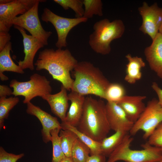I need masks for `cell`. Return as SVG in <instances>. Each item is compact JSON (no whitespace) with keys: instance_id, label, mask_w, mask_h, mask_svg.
<instances>
[{"instance_id":"22","label":"cell","mask_w":162,"mask_h":162,"mask_svg":"<svg viewBox=\"0 0 162 162\" xmlns=\"http://www.w3.org/2000/svg\"><path fill=\"white\" fill-rule=\"evenodd\" d=\"M61 125L62 129L69 130L75 133L78 138L89 148L90 155L102 154L100 149L101 142L93 140L79 131L76 127L63 122H62Z\"/></svg>"},{"instance_id":"31","label":"cell","mask_w":162,"mask_h":162,"mask_svg":"<svg viewBox=\"0 0 162 162\" xmlns=\"http://www.w3.org/2000/svg\"><path fill=\"white\" fill-rule=\"evenodd\" d=\"M24 156L23 153L16 154L8 153L2 147H0V162H16Z\"/></svg>"},{"instance_id":"21","label":"cell","mask_w":162,"mask_h":162,"mask_svg":"<svg viewBox=\"0 0 162 162\" xmlns=\"http://www.w3.org/2000/svg\"><path fill=\"white\" fill-rule=\"evenodd\" d=\"M128 132L118 130L111 136L104 139L101 142L102 154L109 156L122 142Z\"/></svg>"},{"instance_id":"15","label":"cell","mask_w":162,"mask_h":162,"mask_svg":"<svg viewBox=\"0 0 162 162\" xmlns=\"http://www.w3.org/2000/svg\"><path fill=\"white\" fill-rule=\"evenodd\" d=\"M146 59L151 69L162 79V34L158 32L151 44L144 51Z\"/></svg>"},{"instance_id":"16","label":"cell","mask_w":162,"mask_h":162,"mask_svg":"<svg viewBox=\"0 0 162 162\" xmlns=\"http://www.w3.org/2000/svg\"><path fill=\"white\" fill-rule=\"evenodd\" d=\"M146 98L144 96L126 95L116 103L122 109L129 119L134 123L145 108L143 100Z\"/></svg>"},{"instance_id":"1","label":"cell","mask_w":162,"mask_h":162,"mask_svg":"<svg viewBox=\"0 0 162 162\" xmlns=\"http://www.w3.org/2000/svg\"><path fill=\"white\" fill-rule=\"evenodd\" d=\"M78 62L68 49H46L39 52L34 65L36 70H47L53 79L59 82L67 89L71 90L74 80L72 71Z\"/></svg>"},{"instance_id":"38","label":"cell","mask_w":162,"mask_h":162,"mask_svg":"<svg viewBox=\"0 0 162 162\" xmlns=\"http://www.w3.org/2000/svg\"><path fill=\"white\" fill-rule=\"evenodd\" d=\"M159 32L162 34V22L159 29Z\"/></svg>"},{"instance_id":"18","label":"cell","mask_w":162,"mask_h":162,"mask_svg":"<svg viewBox=\"0 0 162 162\" xmlns=\"http://www.w3.org/2000/svg\"><path fill=\"white\" fill-rule=\"evenodd\" d=\"M68 96L71 104L64 121L62 122L76 127L82 115L85 97L72 91L68 94Z\"/></svg>"},{"instance_id":"7","label":"cell","mask_w":162,"mask_h":162,"mask_svg":"<svg viewBox=\"0 0 162 162\" xmlns=\"http://www.w3.org/2000/svg\"><path fill=\"white\" fill-rule=\"evenodd\" d=\"M162 123V107L158 100L153 98L147 103L145 108L129 132L134 135L140 130L144 132L143 138L147 140L158 126Z\"/></svg>"},{"instance_id":"6","label":"cell","mask_w":162,"mask_h":162,"mask_svg":"<svg viewBox=\"0 0 162 162\" xmlns=\"http://www.w3.org/2000/svg\"><path fill=\"white\" fill-rule=\"evenodd\" d=\"M10 86L13 88L12 95L24 97V104H27L37 96L42 97L51 94L52 91L50 81L46 77L34 73L27 81L20 82L14 79L10 82Z\"/></svg>"},{"instance_id":"23","label":"cell","mask_w":162,"mask_h":162,"mask_svg":"<svg viewBox=\"0 0 162 162\" xmlns=\"http://www.w3.org/2000/svg\"><path fill=\"white\" fill-rule=\"evenodd\" d=\"M59 136L61 146L65 156L71 158L72 148L75 141L78 138L74 132L68 129H61Z\"/></svg>"},{"instance_id":"30","label":"cell","mask_w":162,"mask_h":162,"mask_svg":"<svg viewBox=\"0 0 162 162\" xmlns=\"http://www.w3.org/2000/svg\"><path fill=\"white\" fill-rule=\"evenodd\" d=\"M148 139L147 142L150 145L162 148V123L158 126Z\"/></svg>"},{"instance_id":"8","label":"cell","mask_w":162,"mask_h":162,"mask_svg":"<svg viewBox=\"0 0 162 162\" xmlns=\"http://www.w3.org/2000/svg\"><path fill=\"white\" fill-rule=\"evenodd\" d=\"M46 0H39L28 11L12 19L10 23V27L19 26L27 30L34 37L38 39L44 46L48 44V40L52 32L46 31L42 27L38 15V8L40 2Z\"/></svg>"},{"instance_id":"29","label":"cell","mask_w":162,"mask_h":162,"mask_svg":"<svg viewBox=\"0 0 162 162\" xmlns=\"http://www.w3.org/2000/svg\"><path fill=\"white\" fill-rule=\"evenodd\" d=\"M54 1L65 10L69 8L73 10L75 13L76 18L83 17L84 12V9L83 8V0H54Z\"/></svg>"},{"instance_id":"37","label":"cell","mask_w":162,"mask_h":162,"mask_svg":"<svg viewBox=\"0 0 162 162\" xmlns=\"http://www.w3.org/2000/svg\"><path fill=\"white\" fill-rule=\"evenodd\" d=\"M11 0H0V4H5L11 1Z\"/></svg>"},{"instance_id":"35","label":"cell","mask_w":162,"mask_h":162,"mask_svg":"<svg viewBox=\"0 0 162 162\" xmlns=\"http://www.w3.org/2000/svg\"><path fill=\"white\" fill-rule=\"evenodd\" d=\"M151 86L152 88L157 94L158 98V103L162 107V89L155 82H153L152 83Z\"/></svg>"},{"instance_id":"27","label":"cell","mask_w":162,"mask_h":162,"mask_svg":"<svg viewBox=\"0 0 162 162\" xmlns=\"http://www.w3.org/2000/svg\"><path fill=\"white\" fill-rule=\"evenodd\" d=\"M83 3L85 7L83 17L88 19L92 18L94 15L103 16V3L101 0H83Z\"/></svg>"},{"instance_id":"11","label":"cell","mask_w":162,"mask_h":162,"mask_svg":"<svg viewBox=\"0 0 162 162\" xmlns=\"http://www.w3.org/2000/svg\"><path fill=\"white\" fill-rule=\"evenodd\" d=\"M39 0H13L0 4V32H9L11 20L19 14H23Z\"/></svg>"},{"instance_id":"12","label":"cell","mask_w":162,"mask_h":162,"mask_svg":"<svg viewBox=\"0 0 162 162\" xmlns=\"http://www.w3.org/2000/svg\"><path fill=\"white\" fill-rule=\"evenodd\" d=\"M106 111L111 130L115 132L118 130L130 131L134 123L129 119L124 111L118 104L107 101L106 104Z\"/></svg>"},{"instance_id":"36","label":"cell","mask_w":162,"mask_h":162,"mask_svg":"<svg viewBox=\"0 0 162 162\" xmlns=\"http://www.w3.org/2000/svg\"><path fill=\"white\" fill-rule=\"evenodd\" d=\"M59 162H74L72 158L65 156Z\"/></svg>"},{"instance_id":"2","label":"cell","mask_w":162,"mask_h":162,"mask_svg":"<svg viewBox=\"0 0 162 162\" xmlns=\"http://www.w3.org/2000/svg\"><path fill=\"white\" fill-rule=\"evenodd\" d=\"M76 127L93 140L101 142L111 130L104 101L91 96L86 97L82 115Z\"/></svg>"},{"instance_id":"17","label":"cell","mask_w":162,"mask_h":162,"mask_svg":"<svg viewBox=\"0 0 162 162\" xmlns=\"http://www.w3.org/2000/svg\"><path fill=\"white\" fill-rule=\"evenodd\" d=\"M67 89L61 85L59 92L54 94H50L42 97L49 104L52 112L59 117L62 122L65 119L68 106Z\"/></svg>"},{"instance_id":"25","label":"cell","mask_w":162,"mask_h":162,"mask_svg":"<svg viewBox=\"0 0 162 162\" xmlns=\"http://www.w3.org/2000/svg\"><path fill=\"white\" fill-rule=\"evenodd\" d=\"M16 97L0 98V129L4 126V119H7L10 111L19 102Z\"/></svg>"},{"instance_id":"3","label":"cell","mask_w":162,"mask_h":162,"mask_svg":"<svg viewBox=\"0 0 162 162\" xmlns=\"http://www.w3.org/2000/svg\"><path fill=\"white\" fill-rule=\"evenodd\" d=\"M74 80L71 91L84 96L93 94L106 99L111 83L100 70L90 62H78L72 71Z\"/></svg>"},{"instance_id":"33","label":"cell","mask_w":162,"mask_h":162,"mask_svg":"<svg viewBox=\"0 0 162 162\" xmlns=\"http://www.w3.org/2000/svg\"><path fill=\"white\" fill-rule=\"evenodd\" d=\"M106 156L102 154L90 155L86 162H106Z\"/></svg>"},{"instance_id":"10","label":"cell","mask_w":162,"mask_h":162,"mask_svg":"<svg viewBox=\"0 0 162 162\" xmlns=\"http://www.w3.org/2000/svg\"><path fill=\"white\" fill-rule=\"evenodd\" d=\"M142 18V23L139 29L149 35L153 40L159 32L162 22V8L157 3L149 6L145 2L138 8Z\"/></svg>"},{"instance_id":"32","label":"cell","mask_w":162,"mask_h":162,"mask_svg":"<svg viewBox=\"0 0 162 162\" xmlns=\"http://www.w3.org/2000/svg\"><path fill=\"white\" fill-rule=\"evenodd\" d=\"M11 37L8 32H0V51L10 41Z\"/></svg>"},{"instance_id":"5","label":"cell","mask_w":162,"mask_h":162,"mask_svg":"<svg viewBox=\"0 0 162 162\" xmlns=\"http://www.w3.org/2000/svg\"><path fill=\"white\" fill-rule=\"evenodd\" d=\"M133 138L128 134L122 142L109 156L106 162H159L162 160V148L152 146L147 142L141 145L143 149H131Z\"/></svg>"},{"instance_id":"26","label":"cell","mask_w":162,"mask_h":162,"mask_svg":"<svg viewBox=\"0 0 162 162\" xmlns=\"http://www.w3.org/2000/svg\"><path fill=\"white\" fill-rule=\"evenodd\" d=\"M61 130L59 128H56L52 129L50 131V141L52 146V162H59L65 157L62 149L59 136Z\"/></svg>"},{"instance_id":"39","label":"cell","mask_w":162,"mask_h":162,"mask_svg":"<svg viewBox=\"0 0 162 162\" xmlns=\"http://www.w3.org/2000/svg\"><path fill=\"white\" fill-rule=\"evenodd\" d=\"M159 162H162V160Z\"/></svg>"},{"instance_id":"9","label":"cell","mask_w":162,"mask_h":162,"mask_svg":"<svg viewBox=\"0 0 162 162\" xmlns=\"http://www.w3.org/2000/svg\"><path fill=\"white\" fill-rule=\"evenodd\" d=\"M42 21L51 23L55 28L58 35L56 46L58 48L67 46V36L70 31L75 26L82 22H86L88 19L84 17L68 18L57 15L47 8L44 9L41 16Z\"/></svg>"},{"instance_id":"13","label":"cell","mask_w":162,"mask_h":162,"mask_svg":"<svg viewBox=\"0 0 162 162\" xmlns=\"http://www.w3.org/2000/svg\"><path fill=\"white\" fill-rule=\"evenodd\" d=\"M27 107L26 112L36 116L41 124V135L43 141L45 143L50 141V131L56 128L62 129L61 124L56 117L52 116L31 102L27 104Z\"/></svg>"},{"instance_id":"28","label":"cell","mask_w":162,"mask_h":162,"mask_svg":"<svg viewBox=\"0 0 162 162\" xmlns=\"http://www.w3.org/2000/svg\"><path fill=\"white\" fill-rule=\"evenodd\" d=\"M125 93V88L121 84L111 83L106 92L105 100L116 103L126 95Z\"/></svg>"},{"instance_id":"4","label":"cell","mask_w":162,"mask_h":162,"mask_svg":"<svg viewBox=\"0 0 162 162\" xmlns=\"http://www.w3.org/2000/svg\"><path fill=\"white\" fill-rule=\"evenodd\" d=\"M93 28L94 31L89 36V45L95 52L106 55L111 52V42L122 37L125 27L121 20L110 22L105 18L95 23Z\"/></svg>"},{"instance_id":"20","label":"cell","mask_w":162,"mask_h":162,"mask_svg":"<svg viewBox=\"0 0 162 162\" xmlns=\"http://www.w3.org/2000/svg\"><path fill=\"white\" fill-rule=\"evenodd\" d=\"M125 57L128 63L126 65V74L124 80L129 84H134L141 79V70L145 66V63L142 58L132 56L130 54H127Z\"/></svg>"},{"instance_id":"19","label":"cell","mask_w":162,"mask_h":162,"mask_svg":"<svg viewBox=\"0 0 162 162\" xmlns=\"http://www.w3.org/2000/svg\"><path fill=\"white\" fill-rule=\"evenodd\" d=\"M12 49L11 42L8 43L4 48L0 51V78L2 81L7 80L8 77L3 74L5 71L12 72L23 74L24 72L18 65L14 63L10 54Z\"/></svg>"},{"instance_id":"24","label":"cell","mask_w":162,"mask_h":162,"mask_svg":"<svg viewBox=\"0 0 162 162\" xmlns=\"http://www.w3.org/2000/svg\"><path fill=\"white\" fill-rule=\"evenodd\" d=\"M90 154L89 148L78 138L75 142L71 151V158L74 162H86Z\"/></svg>"},{"instance_id":"34","label":"cell","mask_w":162,"mask_h":162,"mask_svg":"<svg viewBox=\"0 0 162 162\" xmlns=\"http://www.w3.org/2000/svg\"><path fill=\"white\" fill-rule=\"evenodd\" d=\"M12 94L13 91L7 86L0 85V98H6L7 96H10Z\"/></svg>"},{"instance_id":"14","label":"cell","mask_w":162,"mask_h":162,"mask_svg":"<svg viewBox=\"0 0 162 162\" xmlns=\"http://www.w3.org/2000/svg\"><path fill=\"white\" fill-rule=\"evenodd\" d=\"M14 26V28L20 31L22 36L25 55L23 60L17 62L18 65L23 70L29 69L33 70L34 69L33 61L35 56L38 51L44 45L37 38L27 34L24 28L18 26Z\"/></svg>"}]
</instances>
